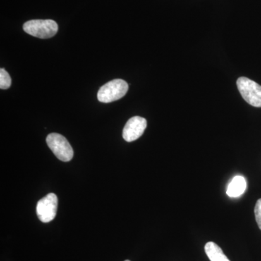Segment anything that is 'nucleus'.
<instances>
[{
  "instance_id": "nucleus-1",
  "label": "nucleus",
  "mask_w": 261,
  "mask_h": 261,
  "mask_svg": "<svg viewBox=\"0 0 261 261\" xmlns=\"http://www.w3.org/2000/svg\"><path fill=\"white\" fill-rule=\"evenodd\" d=\"M24 32L39 39H49L58 31V23L53 20H32L23 24Z\"/></svg>"
},
{
  "instance_id": "nucleus-2",
  "label": "nucleus",
  "mask_w": 261,
  "mask_h": 261,
  "mask_svg": "<svg viewBox=\"0 0 261 261\" xmlns=\"http://www.w3.org/2000/svg\"><path fill=\"white\" fill-rule=\"evenodd\" d=\"M128 85L125 81L115 80L103 85L98 91L97 99L99 102L110 103L124 97L128 92Z\"/></svg>"
},
{
  "instance_id": "nucleus-3",
  "label": "nucleus",
  "mask_w": 261,
  "mask_h": 261,
  "mask_svg": "<svg viewBox=\"0 0 261 261\" xmlns=\"http://www.w3.org/2000/svg\"><path fill=\"white\" fill-rule=\"evenodd\" d=\"M46 141L48 147L60 161L68 162L73 159V148L63 135L57 133L49 134Z\"/></svg>"
},
{
  "instance_id": "nucleus-4",
  "label": "nucleus",
  "mask_w": 261,
  "mask_h": 261,
  "mask_svg": "<svg viewBox=\"0 0 261 261\" xmlns=\"http://www.w3.org/2000/svg\"><path fill=\"white\" fill-rule=\"evenodd\" d=\"M239 92L248 104L261 108V86L246 77H240L237 82Z\"/></svg>"
},
{
  "instance_id": "nucleus-5",
  "label": "nucleus",
  "mask_w": 261,
  "mask_h": 261,
  "mask_svg": "<svg viewBox=\"0 0 261 261\" xmlns=\"http://www.w3.org/2000/svg\"><path fill=\"white\" fill-rule=\"evenodd\" d=\"M58 199L56 194L49 193L37 202L38 218L43 223H49L56 218Z\"/></svg>"
},
{
  "instance_id": "nucleus-6",
  "label": "nucleus",
  "mask_w": 261,
  "mask_h": 261,
  "mask_svg": "<svg viewBox=\"0 0 261 261\" xmlns=\"http://www.w3.org/2000/svg\"><path fill=\"white\" fill-rule=\"evenodd\" d=\"M147 124V120L142 117L135 116L130 118L123 128V139L128 142L138 140L143 135Z\"/></svg>"
},
{
  "instance_id": "nucleus-7",
  "label": "nucleus",
  "mask_w": 261,
  "mask_h": 261,
  "mask_svg": "<svg viewBox=\"0 0 261 261\" xmlns=\"http://www.w3.org/2000/svg\"><path fill=\"white\" fill-rule=\"evenodd\" d=\"M247 189V182L242 176H237L231 180L227 188L226 194L230 197H238L243 195Z\"/></svg>"
},
{
  "instance_id": "nucleus-8",
  "label": "nucleus",
  "mask_w": 261,
  "mask_h": 261,
  "mask_svg": "<svg viewBox=\"0 0 261 261\" xmlns=\"http://www.w3.org/2000/svg\"><path fill=\"white\" fill-rule=\"evenodd\" d=\"M205 251L211 261H230L221 247L213 242H209L206 244Z\"/></svg>"
},
{
  "instance_id": "nucleus-9",
  "label": "nucleus",
  "mask_w": 261,
  "mask_h": 261,
  "mask_svg": "<svg viewBox=\"0 0 261 261\" xmlns=\"http://www.w3.org/2000/svg\"><path fill=\"white\" fill-rule=\"evenodd\" d=\"M11 86V78L9 73L4 69L1 68L0 70V88L7 89L10 88Z\"/></svg>"
},
{
  "instance_id": "nucleus-10",
  "label": "nucleus",
  "mask_w": 261,
  "mask_h": 261,
  "mask_svg": "<svg viewBox=\"0 0 261 261\" xmlns=\"http://www.w3.org/2000/svg\"><path fill=\"white\" fill-rule=\"evenodd\" d=\"M255 219L259 228L261 230V198L257 201L255 207Z\"/></svg>"
},
{
  "instance_id": "nucleus-11",
  "label": "nucleus",
  "mask_w": 261,
  "mask_h": 261,
  "mask_svg": "<svg viewBox=\"0 0 261 261\" xmlns=\"http://www.w3.org/2000/svg\"><path fill=\"white\" fill-rule=\"evenodd\" d=\"M125 261H130V260H125Z\"/></svg>"
}]
</instances>
